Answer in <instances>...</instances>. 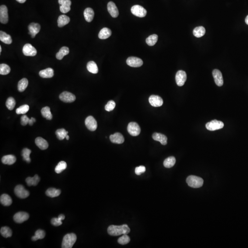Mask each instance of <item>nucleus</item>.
Here are the masks:
<instances>
[{"mask_svg": "<svg viewBox=\"0 0 248 248\" xmlns=\"http://www.w3.org/2000/svg\"><path fill=\"white\" fill-rule=\"evenodd\" d=\"M130 232V229L127 224L121 226L111 225L108 229V232L111 236H116L123 234H127Z\"/></svg>", "mask_w": 248, "mask_h": 248, "instance_id": "1", "label": "nucleus"}, {"mask_svg": "<svg viewBox=\"0 0 248 248\" xmlns=\"http://www.w3.org/2000/svg\"><path fill=\"white\" fill-rule=\"evenodd\" d=\"M77 239L76 235L75 233H68L66 234L63 238L62 242V248H71L75 243Z\"/></svg>", "mask_w": 248, "mask_h": 248, "instance_id": "2", "label": "nucleus"}, {"mask_svg": "<svg viewBox=\"0 0 248 248\" xmlns=\"http://www.w3.org/2000/svg\"><path fill=\"white\" fill-rule=\"evenodd\" d=\"M187 183L190 187L199 188L203 185L204 180L202 178L195 176H189L186 180Z\"/></svg>", "mask_w": 248, "mask_h": 248, "instance_id": "3", "label": "nucleus"}, {"mask_svg": "<svg viewBox=\"0 0 248 248\" xmlns=\"http://www.w3.org/2000/svg\"><path fill=\"white\" fill-rule=\"evenodd\" d=\"M224 126V123L222 122L216 120H212L210 122L206 123L205 125L206 129L211 131H214L221 129Z\"/></svg>", "mask_w": 248, "mask_h": 248, "instance_id": "4", "label": "nucleus"}, {"mask_svg": "<svg viewBox=\"0 0 248 248\" xmlns=\"http://www.w3.org/2000/svg\"><path fill=\"white\" fill-rule=\"evenodd\" d=\"M15 195L19 198H26L29 196L30 193L21 185H17L14 189Z\"/></svg>", "mask_w": 248, "mask_h": 248, "instance_id": "5", "label": "nucleus"}, {"mask_svg": "<svg viewBox=\"0 0 248 248\" xmlns=\"http://www.w3.org/2000/svg\"><path fill=\"white\" fill-rule=\"evenodd\" d=\"M131 12L137 17L143 18L147 14V11L143 7L138 5H134L131 8Z\"/></svg>", "mask_w": 248, "mask_h": 248, "instance_id": "6", "label": "nucleus"}, {"mask_svg": "<svg viewBox=\"0 0 248 248\" xmlns=\"http://www.w3.org/2000/svg\"><path fill=\"white\" fill-rule=\"evenodd\" d=\"M129 133L132 136H137L139 135L141 128L138 124L136 122H130L127 127Z\"/></svg>", "mask_w": 248, "mask_h": 248, "instance_id": "7", "label": "nucleus"}, {"mask_svg": "<svg viewBox=\"0 0 248 248\" xmlns=\"http://www.w3.org/2000/svg\"><path fill=\"white\" fill-rule=\"evenodd\" d=\"M23 53L26 56H35L37 54L36 49L31 44H26L23 48Z\"/></svg>", "mask_w": 248, "mask_h": 248, "instance_id": "8", "label": "nucleus"}, {"mask_svg": "<svg viewBox=\"0 0 248 248\" xmlns=\"http://www.w3.org/2000/svg\"><path fill=\"white\" fill-rule=\"evenodd\" d=\"M85 125L87 128L91 131H95L97 128V122L94 118L92 116H88L86 118Z\"/></svg>", "mask_w": 248, "mask_h": 248, "instance_id": "9", "label": "nucleus"}, {"mask_svg": "<svg viewBox=\"0 0 248 248\" xmlns=\"http://www.w3.org/2000/svg\"><path fill=\"white\" fill-rule=\"evenodd\" d=\"M59 98L64 102L70 103L75 100L76 97L73 94L69 92H64L59 95Z\"/></svg>", "mask_w": 248, "mask_h": 248, "instance_id": "10", "label": "nucleus"}, {"mask_svg": "<svg viewBox=\"0 0 248 248\" xmlns=\"http://www.w3.org/2000/svg\"><path fill=\"white\" fill-rule=\"evenodd\" d=\"M187 74L184 71L179 70L176 75V81L177 85L182 86L184 85L187 80Z\"/></svg>", "mask_w": 248, "mask_h": 248, "instance_id": "11", "label": "nucleus"}, {"mask_svg": "<svg viewBox=\"0 0 248 248\" xmlns=\"http://www.w3.org/2000/svg\"><path fill=\"white\" fill-rule=\"evenodd\" d=\"M29 218V215L26 212H19L14 215V221L18 223H22Z\"/></svg>", "mask_w": 248, "mask_h": 248, "instance_id": "12", "label": "nucleus"}, {"mask_svg": "<svg viewBox=\"0 0 248 248\" xmlns=\"http://www.w3.org/2000/svg\"><path fill=\"white\" fill-rule=\"evenodd\" d=\"M9 21L8 9L5 5L0 7V22L3 24H6Z\"/></svg>", "mask_w": 248, "mask_h": 248, "instance_id": "13", "label": "nucleus"}, {"mask_svg": "<svg viewBox=\"0 0 248 248\" xmlns=\"http://www.w3.org/2000/svg\"><path fill=\"white\" fill-rule=\"evenodd\" d=\"M127 65L132 67H140L143 65V61L138 58L131 57L127 59Z\"/></svg>", "mask_w": 248, "mask_h": 248, "instance_id": "14", "label": "nucleus"}, {"mask_svg": "<svg viewBox=\"0 0 248 248\" xmlns=\"http://www.w3.org/2000/svg\"><path fill=\"white\" fill-rule=\"evenodd\" d=\"M149 102L153 107H160L163 104V100L160 96L153 95L149 97Z\"/></svg>", "mask_w": 248, "mask_h": 248, "instance_id": "15", "label": "nucleus"}, {"mask_svg": "<svg viewBox=\"0 0 248 248\" xmlns=\"http://www.w3.org/2000/svg\"><path fill=\"white\" fill-rule=\"evenodd\" d=\"M58 3L60 5V11L62 13H67L71 9V2L70 0H58Z\"/></svg>", "mask_w": 248, "mask_h": 248, "instance_id": "16", "label": "nucleus"}, {"mask_svg": "<svg viewBox=\"0 0 248 248\" xmlns=\"http://www.w3.org/2000/svg\"><path fill=\"white\" fill-rule=\"evenodd\" d=\"M212 75L215 84L218 86H222L223 84V79L221 71L218 69H214L213 71Z\"/></svg>", "mask_w": 248, "mask_h": 248, "instance_id": "17", "label": "nucleus"}, {"mask_svg": "<svg viewBox=\"0 0 248 248\" xmlns=\"http://www.w3.org/2000/svg\"><path fill=\"white\" fill-rule=\"evenodd\" d=\"M28 30H29V34L31 35L32 38H34L36 35L40 32V25L38 23H32L28 26Z\"/></svg>", "mask_w": 248, "mask_h": 248, "instance_id": "18", "label": "nucleus"}, {"mask_svg": "<svg viewBox=\"0 0 248 248\" xmlns=\"http://www.w3.org/2000/svg\"><path fill=\"white\" fill-rule=\"evenodd\" d=\"M107 9L111 16L113 18H117L119 15V11L118 8L114 2H110L108 3Z\"/></svg>", "mask_w": 248, "mask_h": 248, "instance_id": "19", "label": "nucleus"}, {"mask_svg": "<svg viewBox=\"0 0 248 248\" xmlns=\"http://www.w3.org/2000/svg\"><path fill=\"white\" fill-rule=\"evenodd\" d=\"M110 138L112 143L116 144H122L125 141L123 136L119 132H116L113 135H110Z\"/></svg>", "mask_w": 248, "mask_h": 248, "instance_id": "20", "label": "nucleus"}, {"mask_svg": "<svg viewBox=\"0 0 248 248\" xmlns=\"http://www.w3.org/2000/svg\"><path fill=\"white\" fill-rule=\"evenodd\" d=\"M39 75L43 78H51L54 76V70L51 68H46L40 71Z\"/></svg>", "mask_w": 248, "mask_h": 248, "instance_id": "21", "label": "nucleus"}, {"mask_svg": "<svg viewBox=\"0 0 248 248\" xmlns=\"http://www.w3.org/2000/svg\"><path fill=\"white\" fill-rule=\"evenodd\" d=\"M154 140L159 141L163 145H166L167 143V138L165 135L159 133H155L152 136Z\"/></svg>", "mask_w": 248, "mask_h": 248, "instance_id": "22", "label": "nucleus"}, {"mask_svg": "<svg viewBox=\"0 0 248 248\" xmlns=\"http://www.w3.org/2000/svg\"><path fill=\"white\" fill-rule=\"evenodd\" d=\"M35 143L38 147L41 150H45L48 147V143L47 141L43 138L38 137L36 139Z\"/></svg>", "mask_w": 248, "mask_h": 248, "instance_id": "23", "label": "nucleus"}, {"mask_svg": "<svg viewBox=\"0 0 248 248\" xmlns=\"http://www.w3.org/2000/svg\"><path fill=\"white\" fill-rule=\"evenodd\" d=\"M84 16L86 20L88 22H91L93 21L94 17V12L91 8H86L84 12Z\"/></svg>", "mask_w": 248, "mask_h": 248, "instance_id": "24", "label": "nucleus"}, {"mask_svg": "<svg viewBox=\"0 0 248 248\" xmlns=\"http://www.w3.org/2000/svg\"><path fill=\"white\" fill-rule=\"evenodd\" d=\"M0 202L4 206H9L11 205L12 201L9 195L7 194H3L1 196Z\"/></svg>", "mask_w": 248, "mask_h": 248, "instance_id": "25", "label": "nucleus"}, {"mask_svg": "<svg viewBox=\"0 0 248 248\" xmlns=\"http://www.w3.org/2000/svg\"><path fill=\"white\" fill-rule=\"evenodd\" d=\"M70 22V18L65 15H61L58 17V25L59 27L61 28L68 24Z\"/></svg>", "mask_w": 248, "mask_h": 248, "instance_id": "26", "label": "nucleus"}, {"mask_svg": "<svg viewBox=\"0 0 248 248\" xmlns=\"http://www.w3.org/2000/svg\"><path fill=\"white\" fill-rule=\"evenodd\" d=\"M16 161V158L13 155H9L4 156L2 159V163L5 165H12Z\"/></svg>", "mask_w": 248, "mask_h": 248, "instance_id": "27", "label": "nucleus"}, {"mask_svg": "<svg viewBox=\"0 0 248 248\" xmlns=\"http://www.w3.org/2000/svg\"><path fill=\"white\" fill-rule=\"evenodd\" d=\"M111 30L108 28H103L98 34V37L100 39H106L110 37Z\"/></svg>", "mask_w": 248, "mask_h": 248, "instance_id": "28", "label": "nucleus"}, {"mask_svg": "<svg viewBox=\"0 0 248 248\" xmlns=\"http://www.w3.org/2000/svg\"><path fill=\"white\" fill-rule=\"evenodd\" d=\"M0 40L6 44H10L12 42L11 37L2 31H0Z\"/></svg>", "mask_w": 248, "mask_h": 248, "instance_id": "29", "label": "nucleus"}, {"mask_svg": "<svg viewBox=\"0 0 248 248\" xmlns=\"http://www.w3.org/2000/svg\"><path fill=\"white\" fill-rule=\"evenodd\" d=\"M61 190L55 188H49L46 191V194L47 196L55 197L59 196L61 194Z\"/></svg>", "mask_w": 248, "mask_h": 248, "instance_id": "30", "label": "nucleus"}, {"mask_svg": "<svg viewBox=\"0 0 248 248\" xmlns=\"http://www.w3.org/2000/svg\"><path fill=\"white\" fill-rule=\"evenodd\" d=\"M69 48L67 47H63L60 49L59 52L56 54L57 59L58 60H62L65 56L69 54Z\"/></svg>", "mask_w": 248, "mask_h": 248, "instance_id": "31", "label": "nucleus"}, {"mask_svg": "<svg viewBox=\"0 0 248 248\" xmlns=\"http://www.w3.org/2000/svg\"><path fill=\"white\" fill-rule=\"evenodd\" d=\"M40 181V178L37 175H36L34 177H28L26 179V182L29 186H37Z\"/></svg>", "mask_w": 248, "mask_h": 248, "instance_id": "32", "label": "nucleus"}, {"mask_svg": "<svg viewBox=\"0 0 248 248\" xmlns=\"http://www.w3.org/2000/svg\"><path fill=\"white\" fill-rule=\"evenodd\" d=\"M86 67H87V70L90 73L95 74H97L98 73V67L95 62L94 61H90L88 62L87 63Z\"/></svg>", "mask_w": 248, "mask_h": 248, "instance_id": "33", "label": "nucleus"}, {"mask_svg": "<svg viewBox=\"0 0 248 248\" xmlns=\"http://www.w3.org/2000/svg\"><path fill=\"white\" fill-rule=\"evenodd\" d=\"M42 116L48 120H51L53 119V115L50 111V108L47 106L42 108L41 110Z\"/></svg>", "mask_w": 248, "mask_h": 248, "instance_id": "34", "label": "nucleus"}, {"mask_svg": "<svg viewBox=\"0 0 248 248\" xmlns=\"http://www.w3.org/2000/svg\"><path fill=\"white\" fill-rule=\"evenodd\" d=\"M205 34V29L204 27L198 26L196 27L193 30V34L195 37L200 38Z\"/></svg>", "mask_w": 248, "mask_h": 248, "instance_id": "35", "label": "nucleus"}, {"mask_svg": "<svg viewBox=\"0 0 248 248\" xmlns=\"http://www.w3.org/2000/svg\"><path fill=\"white\" fill-rule=\"evenodd\" d=\"M28 86V81L26 78L21 79L18 83V89L19 92H23L26 89Z\"/></svg>", "mask_w": 248, "mask_h": 248, "instance_id": "36", "label": "nucleus"}, {"mask_svg": "<svg viewBox=\"0 0 248 248\" xmlns=\"http://www.w3.org/2000/svg\"><path fill=\"white\" fill-rule=\"evenodd\" d=\"M176 159L174 157L171 156L165 159L164 162V166L167 168H170L174 166L176 163Z\"/></svg>", "mask_w": 248, "mask_h": 248, "instance_id": "37", "label": "nucleus"}, {"mask_svg": "<svg viewBox=\"0 0 248 248\" xmlns=\"http://www.w3.org/2000/svg\"><path fill=\"white\" fill-rule=\"evenodd\" d=\"M158 36L156 34L151 35L149 36L146 40L147 44L149 46H153L158 41Z\"/></svg>", "mask_w": 248, "mask_h": 248, "instance_id": "38", "label": "nucleus"}, {"mask_svg": "<svg viewBox=\"0 0 248 248\" xmlns=\"http://www.w3.org/2000/svg\"><path fill=\"white\" fill-rule=\"evenodd\" d=\"M31 151L29 149L25 148L23 149L22 152V155L23 159L24 161H26L27 163H30L31 161L30 156L31 154Z\"/></svg>", "mask_w": 248, "mask_h": 248, "instance_id": "39", "label": "nucleus"}, {"mask_svg": "<svg viewBox=\"0 0 248 248\" xmlns=\"http://www.w3.org/2000/svg\"><path fill=\"white\" fill-rule=\"evenodd\" d=\"M1 234L4 238H8L11 237L12 235V231L8 227H2L1 229Z\"/></svg>", "mask_w": 248, "mask_h": 248, "instance_id": "40", "label": "nucleus"}, {"mask_svg": "<svg viewBox=\"0 0 248 248\" xmlns=\"http://www.w3.org/2000/svg\"><path fill=\"white\" fill-rule=\"evenodd\" d=\"M68 134V131H66L65 129L62 128L57 130L56 131V135L58 139L60 140H64Z\"/></svg>", "mask_w": 248, "mask_h": 248, "instance_id": "41", "label": "nucleus"}, {"mask_svg": "<svg viewBox=\"0 0 248 248\" xmlns=\"http://www.w3.org/2000/svg\"><path fill=\"white\" fill-rule=\"evenodd\" d=\"M67 165L65 161H61L58 163L55 169V171L58 174L61 173L63 170L66 169Z\"/></svg>", "mask_w": 248, "mask_h": 248, "instance_id": "42", "label": "nucleus"}, {"mask_svg": "<svg viewBox=\"0 0 248 248\" xmlns=\"http://www.w3.org/2000/svg\"><path fill=\"white\" fill-rule=\"evenodd\" d=\"M45 232L44 231L41 229H39L35 232V234L32 237V240L33 241H37L38 239H43L45 237Z\"/></svg>", "mask_w": 248, "mask_h": 248, "instance_id": "43", "label": "nucleus"}, {"mask_svg": "<svg viewBox=\"0 0 248 248\" xmlns=\"http://www.w3.org/2000/svg\"><path fill=\"white\" fill-rule=\"evenodd\" d=\"M10 67L6 64H2L0 65V74L2 75H7L10 72Z\"/></svg>", "mask_w": 248, "mask_h": 248, "instance_id": "44", "label": "nucleus"}, {"mask_svg": "<svg viewBox=\"0 0 248 248\" xmlns=\"http://www.w3.org/2000/svg\"><path fill=\"white\" fill-rule=\"evenodd\" d=\"M15 105H16V102L13 97H10L7 99L6 105L9 110H13L15 107Z\"/></svg>", "mask_w": 248, "mask_h": 248, "instance_id": "45", "label": "nucleus"}, {"mask_svg": "<svg viewBox=\"0 0 248 248\" xmlns=\"http://www.w3.org/2000/svg\"><path fill=\"white\" fill-rule=\"evenodd\" d=\"M30 107L29 105L25 104V105H22L20 107L17 109L16 110V112L17 114H25L28 112L29 110Z\"/></svg>", "mask_w": 248, "mask_h": 248, "instance_id": "46", "label": "nucleus"}, {"mask_svg": "<svg viewBox=\"0 0 248 248\" xmlns=\"http://www.w3.org/2000/svg\"><path fill=\"white\" fill-rule=\"evenodd\" d=\"M130 241V238L127 234H123L122 236L120 237L118 240V243L121 245L127 244Z\"/></svg>", "mask_w": 248, "mask_h": 248, "instance_id": "47", "label": "nucleus"}, {"mask_svg": "<svg viewBox=\"0 0 248 248\" xmlns=\"http://www.w3.org/2000/svg\"><path fill=\"white\" fill-rule=\"evenodd\" d=\"M115 105H116V104H115V103L114 101H110L108 102L107 104L105 105V110L108 112L111 111L113 110L115 108Z\"/></svg>", "mask_w": 248, "mask_h": 248, "instance_id": "48", "label": "nucleus"}, {"mask_svg": "<svg viewBox=\"0 0 248 248\" xmlns=\"http://www.w3.org/2000/svg\"><path fill=\"white\" fill-rule=\"evenodd\" d=\"M146 171V168L143 166L137 167L135 169V173L137 175H140L142 173H144Z\"/></svg>", "mask_w": 248, "mask_h": 248, "instance_id": "49", "label": "nucleus"}, {"mask_svg": "<svg viewBox=\"0 0 248 248\" xmlns=\"http://www.w3.org/2000/svg\"><path fill=\"white\" fill-rule=\"evenodd\" d=\"M62 220L59 219L58 217V218L54 217V218H53V219L51 220V222L52 225H54V226H59L62 225Z\"/></svg>", "mask_w": 248, "mask_h": 248, "instance_id": "50", "label": "nucleus"}, {"mask_svg": "<svg viewBox=\"0 0 248 248\" xmlns=\"http://www.w3.org/2000/svg\"><path fill=\"white\" fill-rule=\"evenodd\" d=\"M30 119L26 115H23L21 118V124L22 126H26L29 124Z\"/></svg>", "mask_w": 248, "mask_h": 248, "instance_id": "51", "label": "nucleus"}, {"mask_svg": "<svg viewBox=\"0 0 248 248\" xmlns=\"http://www.w3.org/2000/svg\"><path fill=\"white\" fill-rule=\"evenodd\" d=\"M58 217L59 218V219H60L61 220H62V221L65 219V215L63 214H60V215H59V216H58Z\"/></svg>", "mask_w": 248, "mask_h": 248, "instance_id": "52", "label": "nucleus"}, {"mask_svg": "<svg viewBox=\"0 0 248 248\" xmlns=\"http://www.w3.org/2000/svg\"><path fill=\"white\" fill-rule=\"evenodd\" d=\"M34 121L32 120V119H30V120L29 121V124L30 126H32L33 125V123H34Z\"/></svg>", "mask_w": 248, "mask_h": 248, "instance_id": "53", "label": "nucleus"}, {"mask_svg": "<svg viewBox=\"0 0 248 248\" xmlns=\"http://www.w3.org/2000/svg\"><path fill=\"white\" fill-rule=\"evenodd\" d=\"M16 1H17L18 2H19V3H23L26 2V0H16Z\"/></svg>", "mask_w": 248, "mask_h": 248, "instance_id": "54", "label": "nucleus"}, {"mask_svg": "<svg viewBox=\"0 0 248 248\" xmlns=\"http://www.w3.org/2000/svg\"><path fill=\"white\" fill-rule=\"evenodd\" d=\"M245 21L246 24L248 25V15L246 17V18H245Z\"/></svg>", "mask_w": 248, "mask_h": 248, "instance_id": "55", "label": "nucleus"}, {"mask_svg": "<svg viewBox=\"0 0 248 248\" xmlns=\"http://www.w3.org/2000/svg\"><path fill=\"white\" fill-rule=\"evenodd\" d=\"M66 139L67 140H68L69 138V136H68V135H67L66 137Z\"/></svg>", "mask_w": 248, "mask_h": 248, "instance_id": "56", "label": "nucleus"}, {"mask_svg": "<svg viewBox=\"0 0 248 248\" xmlns=\"http://www.w3.org/2000/svg\"><path fill=\"white\" fill-rule=\"evenodd\" d=\"M31 119H32V120H33V121H34V122H36V119H35V118H33V117H32V118H31Z\"/></svg>", "mask_w": 248, "mask_h": 248, "instance_id": "57", "label": "nucleus"}, {"mask_svg": "<svg viewBox=\"0 0 248 248\" xmlns=\"http://www.w3.org/2000/svg\"><path fill=\"white\" fill-rule=\"evenodd\" d=\"M2 51V47L1 46H0V53H1Z\"/></svg>", "mask_w": 248, "mask_h": 248, "instance_id": "58", "label": "nucleus"}]
</instances>
